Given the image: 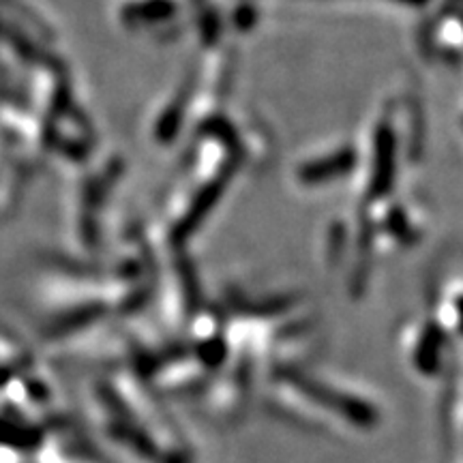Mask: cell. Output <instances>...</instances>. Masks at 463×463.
<instances>
[{
    "mask_svg": "<svg viewBox=\"0 0 463 463\" xmlns=\"http://www.w3.org/2000/svg\"><path fill=\"white\" fill-rule=\"evenodd\" d=\"M258 399L277 419L324 436H364L384 420L380 397L369 386L307 364L270 373Z\"/></svg>",
    "mask_w": 463,
    "mask_h": 463,
    "instance_id": "6da1fadb",
    "label": "cell"
},
{
    "mask_svg": "<svg viewBox=\"0 0 463 463\" xmlns=\"http://www.w3.org/2000/svg\"><path fill=\"white\" fill-rule=\"evenodd\" d=\"M399 354L414 382L438 386L449 369L453 347L433 320H412L399 335Z\"/></svg>",
    "mask_w": 463,
    "mask_h": 463,
    "instance_id": "7a4b0ae2",
    "label": "cell"
},
{
    "mask_svg": "<svg viewBox=\"0 0 463 463\" xmlns=\"http://www.w3.org/2000/svg\"><path fill=\"white\" fill-rule=\"evenodd\" d=\"M438 427L447 463H463V350L453 347L447 373L439 384Z\"/></svg>",
    "mask_w": 463,
    "mask_h": 463,
    "instance_id": "3957f363",
    "label": "cell"
}]
</instances>
